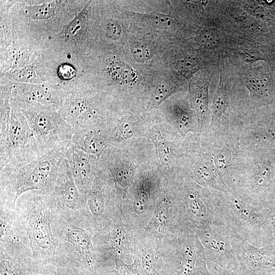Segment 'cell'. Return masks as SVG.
Segmentation results:
<instances>
[{
    "mask_svg": "<svg viewBox=\"0 0 275 275\" xmlns=\"http://www.w3.org/2000/svg\"><path fill=\"white\" fill-rule=\"evenodd\" d=\"M87 4L85 1H15L9 15L17 38L42 48Z\"/></svg>",
    "mask_w": 275,
    "mask_h": 275,
    "instance_id": "cell-1",
    "label": "cell"
},
{
    "mask_svg": "<svg viewBox=\"0 0 275 275\" xmlns=\"http://www.w3.org/2000/svg\"><path fill=\"white\" fill-rule=\"evenodd\" d=\"M65 153V148L55 149L25 166L8 163L0 169V206L16 209L18 198L32 190L50 195Z\"/></svg>",
    "mask_w": 275,
    "mask_h": 275,
    "instance_id": "cell-2",
    "label": "cell"
},
{
    "mask_svg": "<svg viewBox=\"0 0 275 275\" xmlns=\"http://www.w3.org/2000/svg\"><path fill=\"white\" fill-rule=\"evenodd\" d=\"M52 227L57 242L54 262L93 275L98 261L93 244L95 229L81 210L65 216L55 214Z\"/></svg>",
    "mask_w": 275,
    "mask_h": 275,
    "instance_id": "cell-3",
    "label": "cell"
},
{
    "mask_svg": "<svg viewBox=\"0 0 275 275\" xmlns=\"http://www.w3.org/2000/svg\"><path fill=\"white\" fill-rule=\"evenodd\" d=\"M18 220L26 231L34 265L38 268L54 261L57 242L52 230L54 212L50 195L39 190L22 194L16 203Z\"/></svg>",
    "mask_w": 275,
    "mask_h": 275,
    "instance_id": "cell-4",
    "label": "cell"
},
{
    "mask_svg": "<svg viewBox=\"0 0 275 275\" xmlns=\"http://www.w3.org/2000/svg\"><path fill=\"white\" fill-rule=\"evenodd\" d=\"M219 215L242 239L257 247L263 241L268 230V214L257 202L233 195L213 197Z\"/></svg>",
    "mask_w": 275,
    "mask_h": 275,
    "instance_id": "cell-5",
    "label": "cell"
},
{
    "mask_svg": "<svg viewBox=\"0 0 275 275\" xmlns=\"http://www.w3.org/2000/svg\"><path fill=\"white\" fill-rule=\"evenodd\" d=\"M11 99L26 117L40 156L71 144L73 128L61 117L56 105Z\"/></svg>",
    "mask_w": 275,
    "mask_h": 275,
    "instance_id": "cell-6",
    "label": "cell"
},
{
    "mask_svg": "<svg viewBox=\"0 0 275 275\" xmlns=\"http://www.w3.org/2000/svg\"><path fill=\"white\" fill-rule=\"evenodd\" d=\"M62 91L58 112L73 130L100 123L99 111L88 90L83 75L62 85Z\"/></svg>",
    "mask_w": 275,
    "mask_h": 275,
    "instance_id": "cell-7",
    "label": "cell"
},
{
    "mask_svg": "<svg viewBox=\"0 0 275 275\" xmlns=\"http://www.w3.org/2000/svg\"><path fill=\"white\" fill-rule=\"evenodd\" d=\"M195 229L207 260L227 268L237 267L231 239V228L221 216L199 225Z\"/></svg>",
    "mask_w": 275,
    "mask_h": 275,
    "instance_id": "cell-8",
    "label": "cell"
},
{
    "mask_svg": "<svg viewBox=\"0 0 275 275\" xmlns=\"http://www.w3.org/2000/svg\"><path fill=\"white\" fill-rule=\"evenodd\" d=\"M11 106L6 164L23 166L40 156L26 117L11 99Z\"/></svg>",
    "mask_w": 275,
    "mask_h": 275,
    "instance_id": "cell-9",
    "label": "cell"
},
{
    "mask_svg": "<svg viewBox=\"0 0 275 275\" xmlns=\"http://www.w3.org/2000/svg\"><path fill=\"white\" fill-rule=\"evenodd\" d=\"M89 3L62 30L42 46V51L56 57H78L85 52L89 32Z\"/></svg>",
    "mask_w": 275,
    "mask_h": 275,
    "instance_id": "cell-10",
    "label": "cell"
},
{
    "mask_svg": "<svg viewBox=\"0 0 275 275\" xmlns=\"http://www.w3.org/2000/svg\"><path fill=\"white\" fill-rule=\"evenodd\" d=\"M0 251L13 257L32 258L27 233L17 219L16 209L4 206H0Z\"/></svg>",
    "mask_w": 275,
    "mask_h": 275,
    "instance_id": "cell-11",
    "label": "cell"
},
{
    "mask_svg": "<svg viewBox=\"0 0 275 275\" xmlns=\"http://www.w3.org/2000/svg\"><path fill=\"white\" fill-rule=\"evenodd\" d=\"M50 196L56 215H68L81 210L84 195L76 185L66 158L60 166L58 178Z\"/></svg>",
    "mask_w": 275,
    "mask_h": 275,
    "instance_id": "cell-12",
    "label": "cell"
},
{
    "mask_svg": "<svg viewBox=\"0 0 275 275\" xmlns=\"http://www.w3.org/2000/svg\"><path fill=\"white\" fill-rule=\"evenodd\" d=\"M231 239L238 263L247 275L258 268L274 266L275 251L271 246L257 247L242 239L231 228Z\"/></svg>",
    "mask_w": 275,
    "mask_h": 275,
    "instance_id": "cell-13",
    "label": "cell"
},
{
    "mask_svg": "<svg viewBox=\"0 0 275 275\" xmlns=\"http://www.w3.org/2000/svg\"><path fill=\"white\" fill-rule=\"evenodd\" d=\"M65 154L76 185L85 195L91 189L97 174L96 159L72 144L65 148Z\"/></svg>",
    "mask_w": 275,
    "mask_h": 275,
    "instance_id": "cell-14",
    "label": "cell"
},
{
    "mask_svg": "<svg viewBox=\"0 0 275 275\" xmlns=\"http://www.w3.org/2000/svg\"><path fill=\"white\" fill-rule=\"evenodd\" d=\"M0 47V75L31 63L42 52L41 47L20 38Z\"/></svg>",
    "mask_w": 275,
    "mask_h": 275,
    "instance_id": "cell-15",
    "label": "cell"
},
{
    "mask_svg": "<svg viewBox=\"0 0 275 275\" xmlns=\"http://www.w3.org/2000/svg\"><path fill=\"white\" fill-rule=\"evenodd\" d=\"M12 82V99L42 105H54L58 107L61 98L62 85Z\"/></svg>",
    "mask_w": 275,
    "mask_h": 275,
    "instance_id": "cell-16",
    "label": "cell"
},
{
    "mask_svg": "<svg viewBox=\"0 0 275 275\" xmlns=\"http://www.w3.org/2000/svg\"><path fill=\"white\" fill-rule=\"evenodd\" d=\"M73 130L71 144L91 154H98L110 139L109 128L101 123Z\"/></svg>",
    "mask_w": 275,
    "mask_h": 275,
    "instance_id": "cell-17",
    "label": "cell"
},
{
    "mask_svg": "<svg viewBox=\"0 0 275 275\" xmlns=\"http://www.w3.org/2000/svg\"><path fill=\"white\" fill-rule=\"evenodd\" d=\"M0 169L6 165L8 135L11 121V98L13 82L5 76L0 77Z\"/></svg>",
    "mask_w": 275,
    "mask_h": 275,
    "instance_id": "cell-18",
    "label": "cell"
},
{
    "mask_svg": "<svg viewBox=\"0 0 275 275\" xmlns=\"http://www.w3.org/2000/svg\"><path fill=\"white\" fill-rule=\"evenodd\" d=\"M31 257H13L0 251V275H37Z\"/></svg>",
    "mask_w": 275,
    "mask_h": 275,
    "instance_id": "cell-19",
    "label": "cell"
},
{
    "mask_svg": "<svg viewBox=\"0 0 275 275\" xmlns=\"http://www.w3.org/2000/svg\"><path fill=\"white\" fill-rule=\"evenodd\" d=\"M104 70L108 77L121 84H133L138 80L136 72L130 66L112 58L106 62Z\"/></svg>",
    "mask_w": 275,
    "mask_h": 275,
    "instance_id": "cell-20",
    "label": "cell"
},
{
    "mask_svg": "<svg viewBox=\"0 0 275 275\" xmlns=\"http://www.w3.org/2000/svg\"><path fill=\"white\" fill-rule=\"evenodd\" d=\"M175 65L177 70L181 74L189 77L199 69L200 61L193 53H184L177 57Z\"/></svg>",
    "mask_w": 275,
    "mask_h": 275,
    "instance_id": "cell-21",
    "label": "cell"
},
{
    "mask_svg": "<svg viewBox=\"0 0 275 275\" xmlns=\"http://www.w3.org/2000/svg\"><path fill=\"white\" fill-rule=\"evenodd\" d=\"M228 90L225 81L221 74V77L212 102V111L217 117H220L228 105Z\"/></svg>",
    "mask_w": 275,
    "mask_h": 275,
    "instance_id": "cell-22",
    "label": "cell"
},
{
    "mask_svg": "<svg viewBox=\"0 0 275 275\" xmlns=\"http://www.w3.org/2000/svg\"><path fill=\"white\" fill-rule=\"evenodd\" d=\"M246 86L249 90L256 95H261L266 88V79L263 73L256 70L250 71L245 78Z\"/></svg>",
    "mask_w": 275,
    "mask_h": 275,
    "instance_id": "cell-23",
    "label": "cell"
},
{
    "mask_svg": "<svg viewBox=\"0 0 275 275\" xmlns=\"http://www.w3.org/2000/svg\"><path fill=\"white\" fill-rule=\"evenodd\" d=\"M149 178H144L140 181L134 202V208L136 212L142 213L147 206L150 190Z\"/></svg>",
    "mask_w": 275,
    "mask_h": 275,
    "instance_id": "cell-24",
    "label": "cell"
},
{
    "mask_svg": "<svg viewBox=\"0 0 275 275\" xmlns=\"http://www.w3.org/2000/svg\"><path fill=\"white\" fill-rule=\"evenodd\" d=\"M37 275H91L72 269L53 262L41 268Z\"/></svg>",
    "mask_w": 275,
    "mask_h": 275,
    "instance_id": "cell-25",
    "label": "cell"
},
{
    "mask_svg": "<svg viewBox=\"0 0 275 275\" xmlns=\"http://www.w3.org/2000/svg\"><path fill=\"white\" fill-rule=\"evenodd\" d=\"M207 80L201 82L197 86L195 94V103L198 110L201 113L205 112L208 103L209 84Z\"/></svg>",
    "mask_w": 275,
    "mask_h": 275,
    "instance_id": "cell-26",
    "label": "cell"
},
{
    "mask_svg": "<svg viewBox=\"0 0 275 275\" xmlns=\"http://www.w3.org/2000/svg\"><path fill=\"white\" fill-rule=\"evenodd\" d=\"M200 43L205 48L213 49L219 44V39L215 31L210 28H205L201 30L198 35Z\"/></svg>",
    "mask_w": 275,
    "mask_h": 275,
    "instance_id": "cell-27",
    "label": "cell"
},
{
    "mask_svg": "<svg viewBox=\"0 0 275 275\" xmlns=\"http://www.w3.org/2000/svg\"><path fill=\"white\" fill-rule=\"evenodd\" d=\"M172 88L166 84L158 86L153 93L149 106L150 107L158 106L164 100L170 95L172 92Z\"/></svg>",
    "mask_w": 275,
    "mask_h": 275,
    "instance_id": "cell-28",
    "label": "cell"
},
{
    "mask_svg": "<svg viewBox=\"0 0 275 275\" xmlns=\"http://www.w3.org/2000/svg\"><path fill=\"white\" fill-rule=\"evenodd\" d=\"M105 26V35L107 39L116 40L120 37L121 29L117 22L109 21Z\"/></svg>",
    "mask_w": 275,
    "mask_h": 275,
    "instance_id": "cell-29",
    "label": "cell"
},
{
    "mask_svg": "<svg viewBox=\"0 0 275 275\" xmlns=\"http://www.w3.org/2000/svg\"><path fill=\"white\" fill-rule=\"evenodd\" d=\"M151 21L155 26L161 29L168 28L172 24L170 18L160 14L153 15L151 18Z\"/></svg>",
    "mask_w": 275,
    "mask_h": 275,
    "instance_id": "cell-30",
    "label": "cell"
},
{
    "mask_svg": "<svg viewBox=\"0 0 275 275\" xmlns=\"http://www.w3.org/2000/svg\"><path fill=\"white\" fill-rule=\"evenodd\" d=\"M131 51L134 57L140 61H144L149 57L148 50L143 45L138 43L132 45Z\"/></svg>",
    "mask_w": 275,
    "mask_h": 275,
    "instance_id": "cell-31",
    "label": "cell"
},
{
    "mask_svg": "<svg viewBox=\"0 0 275 275\" xmlns=\"http://www.w3.org/2000/svg\"><path fill=\"white\" fill-rule=\"evenodd\" d=\"M143 266L146 273L151 275L153 270V257L150 252L145 253L143 259Z\"/></svg>",
    "mask_w": 275,
    "mask_h": 275,
    "instance_id": "cell-32",
    "label": "cell"
}]
</instances>
